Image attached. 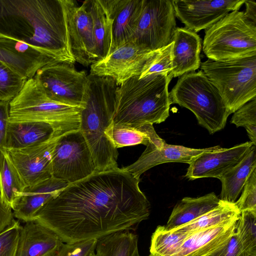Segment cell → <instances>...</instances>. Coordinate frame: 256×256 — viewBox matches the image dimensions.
<instances>
[{"instance_id": "cell-9", "label": "cell", "mask_w": 256, "mask_h": 256, "mask_svg": "<svg viewBox=\"0 0 256 256\" xmlns=\"http://www.w3.org/2000/svg\"><path fill=\"white\" fill-rule=\"evenodd\" d=\"M96 172L88 146L80 130L59 136L52 156V177L68 184L82 180Z\"/></svg>"}, {"instance_id": "cell-44", "label": "cell", "mask_w": 256, "mask_h": 256, "mask_svg": "<svg viewBox=\"0 0 256 256\" xmlns=\"http://www.w3.org/2000/svg\"><path fill=\"white\" fill-rule=\"evenodd\" d=\"M4 100V101H8L0 93V101Z\"/></svg>"}, {"instance_id": "cell-28", "label": "cell", "mask_w": 256, "mask_h": 256, "mask_svg": "<svg viewBox=\"0 0 256 256\" xmlns=\"http://www.w3.org/2000/svg\"><path fill=\"white\" fill-rule=\"evenodd\" d=\"M26 186L4 150H0V200L14 209Z\"/></svg>"}, {"instance_id": "cell-42", "label": "cell", "mask_w": 256, "mask_h": 256, "mask_svg": "<svg viewBox=\"0 0 256 256\" xmlns=\"http://www.w3.org/2000/svg\"><path fill=\"white\" fill-rule=\"evenodd\" d=\"M14 220L12 208L0 200V233L12 224Z\"/></svg>"}, {"instance_id": "cell-43", "label": "cell", "mask_w": 256, "mask_h": 256, "mask_svg": "<svg viewBox=\"0 0 256 256\" xmlns=\"http://www.w3.org/2000/svg\"><path fill=\"white\" fill-rule=\"evenodd\" d=\"M245 16L252 22L256 24V2L252 0H246Z\"/></svg>"}, {"instance_id": "cell-10", "label": "cell", "mask_w": 256, "mask_h": 256, "mask_svg": "<svg viewBox=\"0 0 256 256\" xmlns=\"http://www.w3.org/2000/svg\"><path fill=\"white\" fill-rule=\"evenodd\" d=\"M52 100L70 106L84 107L88 75L77 70L74 64L55 62L40 68L34 76Z\"/></svg>"}, {"instance_id": "cell-6", "label": "cell", "mask_w": 256, "mask_h": 256, "mask_svg": "<svg viewBox=\"0 0 256 256\" xmlns=\"http://www.w3.org/2000/svg\"><path fill=\"white\" fill-rule=\"evenodd\" d=\"M169 96L171 104L192 112L210 134L224 128L230 114L218 90L202 70L180 76Z\"/></svg>"}, {"instance_id": "cell-4", "label": "cell", "mask_w": 256, "mask_h": 256, "mask_svg": "<svg viewBox=\"0 0 256 256\" xmlns=\"http://www.w3.org/2000/svg\"><path fill=\"white\" fill-rule=\"evenodd\" d=\"M134 76L118 86L111 124L138 128L160 124L169 116L170 74Z\"/></svg>"}, {"instance_id": "cell-34", "label": "cell", "mask_w": 256, "mask_h": 256, "mask_svg": "<svg viewBox=\"0 0 256 256\" xmlns=\"http://www.w3.org/2000/svg\"><path fill=\"white\" fill-rule=\"evenodd\" d=\"M230 122L237 127H244L250 142L256 145V97L248 101L235 112Z\"/></svg>"}, {"instance_id": "cell-25", "label": "cell", "mask_w": 256, "mask_h": 256, "mask_svg": "<svg viewBox=\"0 0 256 256\" xmlns=\"http://www.w3.org/2000/svg\"><path fill=\"white\" fill-rule=\"evenodd\" d=\"M255 169L256 150V146H253L240 162L219 178L222 186L220 200L234 203Z\"/></svg>"}, {"instance_id": "cell-39", "label": "cell", "mask_w": 256, "mask_h": 256, "mask_svg": "<svg viewBox=\"0 0 256 256\" xmlns=\"http://www.w3.org/2000/svg\"><path fill=\"white\" fill-rule=\"evenodd\" d=\"M98 240L64 243L54 256H88L95 252Z\"/></svg>"}, {"instance_id": "cell-8", "label": "cell", "mask_w": 256, "mask_h": 256, "mask_svg": "<svg viewBox=\"0 0 256 256\" xmlns=\"http://www.w3.org/2000/svg\"><path fill=\"white\" fill-rule=\"evenodd\" d=\"M200 68L218 90L230 114L256 97V56L224 62L208 59Z\"/></svg>"}, {"instance_id": "cell-17", "label": "cell", "mask_w": 256, "mask_h": 256, "mask_svg": "<svg viewBox=\"0 0 256 256\" xmlns=\"http://www.w3.org/2000/svg\"><path fill=\"white\" fill-rule=\"evenodd\" d=\"M253 146L252 142H247L230 148L220 146L203 153L189 164L186 177L190 180L206 178L219 179L240 162Z\"/></svg>"}, {"instance_id": "cell-37", "label": "cell", "mask_w": 256, "mask_h": 256, "mask_svg": "<svg viewBox=\"0 0 256 256\" xmlns=\"http://www.w3.org/2000/svg\"><path fill=\"white\" fill-rule=\"evenodd\" d=\"M0 61L8 64L26 79L34 77L38 70L20 56L1 48Z\"/></svg>"}, {"instance_id": "cell-33", "label": "cell", "mask_w": 256, "mask_h": 256, "mask_svg": "<svg viewBox=\"0 0 256 256\" xmlns=\"http://www.w3.org/2000/svg\"><path fill=\"white\" fill-rule=\"evenodd\" d=\"M172 41L168 45L156 50L144 65L139 78L154 74H170L172 70Z\"/></svg>"}, {"instance_id": "cell-11", "label": "cell", "mask_w": 256, "mask_h": 256, "mask_svg": "<svg viewBox=\"0 0 256 256\" xmlns=\"http://www.w3.org/2000/svg\"><path fill=\"white\" fill-rule=\"evenodd\" d=\"M171 0H143L141 14L132 40L155 51L172 42L176 21Z\"/></svg>"}, {"instance_id": "cell-7", "label": "cell", "mask_w": 256, "mask_h": 256, "mask_svg": "<svg viewBox=\"0 0 256 256\" xmlns=\"http://www.w3.org/2000/svg\"><path fill=\"white\" fill-rule=\"evenodd\" d=\"M202 44L206 57L214 61L256 56V24L244 12H231L205 30Z\"/></svg>"}, {"instance_id": "cell-16", "label": "cell", "mask_w": 256, "mask_h": 256, "mask_svg": "<svg viewBox=\"0 0 256 256\" xmlns=\"http://www.w3.org/2000/svg\"><path fill=\"white\" fill-rule=\"evenodd\" d=\"M68 28L71 51L75 61L84 66L98 60L90 14L85 1L67 0Z\"/></svg>"}, {"instance_id": "cell-35", "label": "cell", "mask_w": 256, "mask_h": 256, "mask_svg": "<svg viewBox=\"0 0 256 256\" xmlns=\"http://www.w3.org/2000/svg\"><path fill=\"white\" fill-rule=\"evenodd\" d=\"M26 80L8 64L0 61V93L10 101L22 88Z\"/></svg>"}, {"instance_id": "cell-32", "label": "cell", "mask_w": 256, "mask_h": 256, "mask_svg": "<svg viewBox=\"0 0 256 256\" xmlns=\"http://www.w3.org/2000/svg\"><path fill=\"white\" fill-rule=\"evenodd\" d=\"M106 134L116 149L138 144L146 146L148 141V136L141 128H136L110 124Z\"/></svg>"}, {"instance_id": "cell-5", "label": "cell", "mask_w": 256, "mask_h": 256, "mask_svg": "<svg viewBox=\"0 0 256 256\" xmlns=\"http://www.w3.org/2000/svg\"><path fill=\"white\" fill-rule=\"evenodd\" d=\"M83 107L54 102L45 93L34 76L9 102V122H40L52 125L60 136L80 130Z\"/></svg>"}, {"instance_id": "cell-1", "label": "cell", "mask_w": 256, "mask_h": 256, "mask_svg": "<svg viewBox=\"0 0 256 256\" xmlns=\"http://www.w3.org/2000/svg\"><path fill=\"white\" fill-rule=\"evenodd\" d=\"M140 180L118 168L68 184L38 212L34 222L64 243L134 230L150 214Z\"/></svg>"}, {"instance_id": "cell-14", "label": "cell", "mask_w": 256, "mask_h": 256, "mask_svg": "<svg viewBox=\"0 0 256 256\" xmlns=\"http://www.w3.org/2000/svg\"><path fill=\"white\" fill-rule=\"evenodd\" d=\"M58 138L23 148L4 149L26 188L33 187L52 178V156Z\"/></svg>"}, {"instance_id": "cell-15", "label": "cell", "mask_w": 256, "mask_h": 256, "mask_svg": "<svg viewBox=\"0 0 256 256\" xmlns=\"http://www.w3.org/2000/svg\"><path fill=\"white\" fill-rule=\"evenodd\" d=\"M246 0H173L175 16L195 32L206 30L230 12L238 10Z\"/></svg>"}, {"instance_id": "cell-23", "label": "cell", "mask_w": 256, "mask_h": 256, "mask_svg": "<svg viewBox=\"0 0 256 256\" xmlns=\"http://www.w3.org/2000/svg\"><path fill=\"white\" fill-rule=\"evenodd\" d=\"M56 137L54 128L46 122H8L4 148H23Z\"/></svg>"}, {"instance_id": "cell-36", "label": "cell", "mask_w": 256, "mask_h": 256, "mask_svg": "<svg viewBox=\"0 0 256 256\" xmlns=\"http://www.w3.org/2000/svg\"><path fill=\"white\" fill-rule=\"evenodd\" d=\"M22 228L20 220H14L0 233V256H16Z\"/></svg>"}, {"instance_id": "cell-38", "label": "cell", "mask_w": 256, "mask_h": 256, "mask_svg": "<svg viewBox=\"0 0 256 256\" xmlns=\"http://www.w3.org/2000/svg\"><path fill=\"white\" fill-rule=\"evenodd\" d=\"M240 198L234 204L240 212L256 211V169L254 170L246 182Z\"/></svg>"}, {"instance_id": "cell-27", "label": "cell", "mask_w": 256, "mask_h": 256, "mask_svg": "<svg viewBox=\"0 0 256 256\" xmlns=\"http://www.w3.org/2000/svg\"><path fill=\"white\" fill-rule=\"evenodd\" d=\"M240 214L234 203L220 200L218 204L213 209L192 221L176 228L170 231L192 233L202 229L225 224L238 218Z\"/></svg>"}, {"instance_id": "cell-12", "label": "cell", "mask_w": 256, "mask_h": 256, "mask_svg": "<svg viewBox=\"0 0 256 256\" xmlns=\"http://www.w3.org/2000/svg\"><path fill=\"white\" fill-rule=\"evenodd\" d=\"M141 128L148 137L146 148L136 161L122 168L138 180L142 174L154 166L166 162L190 164L202 154L215 150L220 146L193 148L169 144L158 136L152 124H145Z\"/></svg>"}, {"instance_id": "cell-18", "label": "cell", "mask_w": 256, "mask_h": 256, "mask_svg": "<svg viewBox=\"0 0 256 256\" xmlns=\"http://www.w3.org/2000/svg\"><path fill=\"white\" fill-rule=\"evenodd\" d=\"M238 218L190 233L172 256H210L228 241L235 232Z\"/></svg>"}, {"instance_id": "cell-21", "label": "cell", "mask_w": 256, "mask_h": 256, "mask_svg": "<svg viewBox=\"0 0 256 256\" xmlns=\"http://www.w3.org/2000/svg\"><path fill=\"white\" fill-rule=\"evenodd\" d=\"M64 242L54 232L34 222L22 226L16 256H54Z\"/></svg>"}, {"instance_id": "cell-26", "label": "cell", "mask_w": 256, "mask_h": 256, "mask_svg": "<svg viewBox=\"0 0 256 256\" xmlns=\"http://www.w3.org/2000/svg\"><path fill=\"white\" fill-rule=\"evenodd\" d=\"M220 200L214 192L183 198L174 207L164 228L170 230L196 219L216 206Z\"/></svg>"}, {"instance_id": "cell-41", "label": "cell", "mask_w": 256, "mask_h": 256, "mask_svg": "<svg viewBox=\"0 0 256 256\" xmlns=\"http://www.w3.org/2000/svg\"><path fill=\"white\" fill-rule=\"evenodd\" d=\"M10 101H0V150L4 148L9 118Z\"/></svg>"}, {"instance_id": "cell-30", "label": "cell", "mask_w": 256, "mask_h": 256, "mask_svg": "<svg viewBox=\"0 0 256 256\" xmlns=\"http://www.w3.org/2000/svg\"><path fill=\"white\" fill-rule=\"evenodd\" d=\"M190 234L175 232L158 226L151 237L150 254L153 256H172Z\"/></svg>"}, {"instance_id": "cell-31", "label": "cell", "mask_w": 256, "mask_h": 256, "mask_svg": "<svg viewBox=\"0 0 256 256\" xmlns=\"http://www.w3.org/2000/svg\"><path fill=\"white\" fill-rule=\"evenodd\" d=\"M236 233L244 256H256V211L241 212Z\"/></svg>"}, {"instance_id": "cell-24", "label": "cell", "mask_w": 256, "mask_h": 256, "mask_svg": "<svg viewBox=\"0 0 256 256\" xmlns=\"http://www.w3.org/2000/svg\"><path fill=\"white\" fill-rule=\"evenodd\" d=\"M92 22L98 60L110 52L112 18L108 0H85ZM97 60V61H98Z\"/></svg>"}, {"instance_id": "cell-20", "label": "cell", "mask_w": 256, "mask_h": 256, "mask_svg": "<svg viewBox=\"0 0 256 256\" xmlns=\"http://www.w3.org/2000/svg\"><path fill=\"white\" fill-rule=\"evenodd\" d=\"M172 41V70L170 74L172 78L180 77L198 69L201 63L202 40L200 36L186 28L178 27Z\"/></svg>"}, {"instance_id": "cell-3", "label": "cell", "mask_w": 256, "mask_h": 256, "mask_svg": "<svg viewBox=\"0 0 256 256\" xmlns=\"http://www.w3.org/2000/svg\"><path fill=\"white\" fill-rule=\"evenodd\" d=\"M88 80L79 130L91 152L96 172L116 168L118 152L106 132L112 122L118 86L113 78L106 76L90 74Z\"/></svg>"}, {"instance_id": "cell-29", "label": "cell", "mask_w": 256, "mask_h": 256, "mask_svg": "<svg viewBox=\"0 0 256 256\" xmlns=\"http://www.w3.org/2000/svg\"><path fill=\"white\" fill-rule=\"evenodd\" d=\"M95 252L98 256H140L138 236L130 230L108 234L98 240Z\"/></svg>"}, {"instance_id": "cell-45", "label": "cell", "mask_w": 256, "mask_h": 256, "mask_svg": "<svg viewBox=\"0 0 256 256\" xmlns=\"http://www.w3.org/2000/svg\"><path fill=\"white\" fill-rule=\"evenodd\" d=\"M148 256H153L150 254Z\"/></svg>"}, {"instance_id": "cell-40", "label": "cell", "mask_w": 256, "mask_h": 256, "mask_svg": "<svg viewBox=\"0 0 256 256\" xmlns=\"http://www.w3.org/2000/svg\"><path fill=\"white\" fill-rule=\"evenodd\" d=\"M208 256H244L238 240L236 232L224 245Z\"/></svg>"}, {"instance_id": "cell-2", "label": "cell", "mask_w": 256, "mask_h": 256, "mask_svg": "<svg viewBox=\"0 0 256 256\" xmlns=\"http://www.w3.org/2000/svg\"><path fill=\"white\" fill-rule=\"evenodd\" d=\"M0 38L22 42L54 62H76L67 0H0Z\"/></svg>"}, {"instance_id": "cell-22", "label": "cell", "mask_w": 256, "mask_h": 256, "mask_svg": "<svg viewBox=\"0 0 256 256\" xmlns=\"http://www.w3.org/2000/svg\"><path fill=\"white\" fill-rule=\"evenodd\" d=\"M68 184L52 177L33 187L26 188L12 210L14 217L24 222H33L42 207Z\"/></svg>"}, {"instance_id": "cell-13", "label": "cell", "mask_w": 256, "mask_h": 256, "mask_svg": "<svg viewBox=\"0 0 256 256\" xmlns=\"http://www.w3.org/2000/svg\"><path fill=\"white\" fill-rule=\"evenodd\" d=\"M155 51L148 50L131 40L92 64L90 74L109 76L120 86L127 80L140 76L146 62Z\"/></svg>"}, {"instance_id": "cell-19", "label": "cell", "mask_w": 256, "mask_h": 256, "mask_svg": "<svg viewBox=\"0 0 256 256\" xmlns=\"http://www.w3.org/2000/svg\"><path fill=\"white\" fill-rule=\"evenodd\" d=\"M108 1L112 18L110 54L132 40L141 14L143 0Z\"/></svg>"}]
</instances>
